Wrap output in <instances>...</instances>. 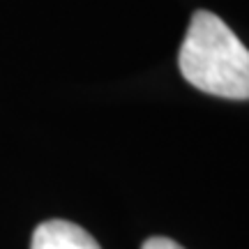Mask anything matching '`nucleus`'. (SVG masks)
I'll return each instance as SVG.
<instances>
[{"mask_svg": "<svg viewBox=\"0 0 249 249\" xmlns=\"http://www.w3.org/2000/svg\"><path fill=\"white\" fill-rule=\"evenodd\" d=\"M180 71L194 88L224 99H249V51L222 18L198 9L180 46Z\"/></svg>", "mask_w": 249, "mask_h": 249, "instance_id": "1", "label": "nucleus"}, {"mask_svg": "<svg viewBox=\"0 0 249 249\" xmlns=\"http://www.w3.org/2000/svg\"><path fill=\"white\" fill-rule=\"evenodd\" d=\"M30 249H102L86 229L65 219L39 224L33 233Z\"/></svg>", "mask_w": 249, "mask_h": 249, "instance_id": "2", "label": "nucleus"}, {"mask_svg": "<svg viewBox=\"0 0 249 249\" xmlns=\"http://www.w3.org/2000/svg\"><path fill=\"white\" fill-rule=\"evenodd\" d=\"M143 249H182L178 242L169 240V238H150L143 245Z\"/></svg>", "mask_w": 249, "mask_h": 249, "instance_id": "3", "label": "nucleus"}]
</instances>
